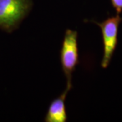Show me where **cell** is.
<instances>
[{"label": "cell", "instance_id": "obj_4", "mask_svg": "<svg viewBox=\"0 0 122 122\" xmlns=\"http://www.w3.org/2000/svg\"><path fill=\"white\" fill-rule=\"evenodd\" d=\"M70 90V88L66 87L61 95L51 102L44 119L45 122H66L67 121L65 100Z\"/></svg>", "mask_w": 122, "mask_h": 122}, {"label": "cell", "instance_id": "obj_1", "mask_svg": "<svg viewBox=\"0 0 122 122\" xmlns=\"http://www.w3.org/2000/svg\"><path fill=\"white\" fill-rule=\"evenodd\" d=\"M78 34L76 30L66 29L62 41L60 58L62 69L66 78V86L72 88V75L79 63Z\"/></svg>", "mask_w": 122, "mask_h": 122}, {"label": "cell", "instance_id": "obj_2", "mask_svg": "<svg viewBox=\"0 0 122 122\" xmlns=\"http://www.w3.org/2000/svg\"><path fill=\"white\" fill-rule=\"evenodd\" d=\"M31 0H0V28L13 30L29 12Z\"/></svg>", "mask_w": 122, "mask_h": 122}, {"label": "cell", "instance_id": "obj_3", "mask_svg": "<svg viewBox=\"0 0 122 122\" xmlns=\"http://www.w3.org/2000/svg\"><path fill=\"white\" fill-rule=\"evenodd\" d=\"M122 18L119 14L107 18L102 22L94 21L100 27L103 41V56L101 61V66L103 69L108 67L118 41V30Z\"/></svg>", "mask_w": 122, "mask_h": 122}, {"label": "cell", "instance_id": "obj_5", "mask_svg": "<svg viewBox=\"0 0 122 122\" xmlns=\"http://www.w3.org/2000/svg\"><path fill=\"white\" fill-rule=\"evenodd\" d=\"M111 4L116 11V14H120L122 12V0H111Z\"/></svg>", "mask_w": 122, "mask_h": 122}]
</instances>
